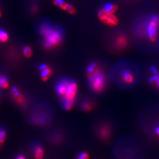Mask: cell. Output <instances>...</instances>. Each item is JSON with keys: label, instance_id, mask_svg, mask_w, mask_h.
<instances>
[{"label": "cell", "instance_id": "obj_1", "mask_svg": "<svg viewBox=\"0 0 159 159\" xmlns=\"http://www.w3.org/2000/svg\"><path fill=\"white\" fill-rule=\"evenodd\" d=\"M39 33L43 38V47L47 50L57 47L62 42V30L58 26L44 22L39 27Z\"/></svg>", "mask_w": 159, "mask_h": 159}, {"label": "cell", "instance_id": "obj_2", "mask_svg": "<svg viewBox=\"0 0 159 159\" xmlns=\"http://www.w3.org/2000/svg\"><path fill=\"white\" fill-rule=\"evenodd\" d=\"M77 89L78 86L76 82L68 79L65 93L61 97L62 107L65 110H71L73 109L76 99Z\"/></svg>", "mask_w": 159, "mask_h": 159}, {"label": "cell", "instance_id": "obj_3", "mask_svg": "<svg viewBox=\"0 0 159 159\" xmlns=\"http://www.w3.org/2000/svg\"><path fill=\"white\" fill-rule=\"evenodd\" d=\"M91 89L95 92L99 93L104 90L105 86V77L104 74L97 69L89 76Z\"/></svg>", "mask_w": 159, "mask_h": 159}, {"label": "cell", "instance_id": "obj_4", "mask_svg": "<svg viewBox=\"0 0 159 159\" xmlns=\"http://www.w3.org/2000/svg\"><path fill=\"white\" fill-rule=\"evenodd\" d=\"M159 26V17L157 15L153 16L146 27V31L150 42H154L156 40Z\"/></svg>", "mask_w": 159, "mask_h": 159}, {"label": "cell", "instance_id": "obj_5", "mask_svg": "<svg viewBox=\"0 0 159 159\" xmlns=\"http://www.w3.org/2000/svg\"><path fill=\"white\" fill-rule=\"evenodd\" d=\"M99 19L106 25L110 26H117L118 23V18L114 14H110L105 11L103 9L99 11L98 13Z\"/></svg>", "mask_w": 159, "mask_h": 159}, {"label": "cell", "instance_id": "obj_6", "mask_svg": "<svg viewBox=\"0 0 159 159\" xmlns=\"http://www.w3.org/2000/svg\"><path fill=\"white\" fill-rule=\"evenodd\" d=\"M121 80L128 84H131L134 81L135 76L133 74V72L129 69H125L123 70L120 74Z\"/></svg>", "mask_w": 159, "mask_h": 159}, {"label": "cell", "instance_id": "obj_7", "mask_svg": "<svg viewBox=\"0 0 159 159\" xmlns=\"http://www.w3.org/2000/svg\"><path fill=\"white\" fill-rule=\"evenodd\" d=\"M98 133L99 134L100 137L101 139L104 140H108L110 137L111 133L110 126L107 125H101L98 129Z\"/></svg>", "mask_w": 159, "mask_h": 159}, {"label": "cell", "instance_id": "obj_8", "mask_svg": "<svg viewBox=\"0 0 159 159\" xmlns=\"http://www.w3.org/2000/svg\"><path fill=\"white\" fill-rule=\"evenodd\" d=\"M12 96L13 97L15 102L18 104L23 105L26 103V98L23 94L20 91V90H18L17 87H13L12 89Z\"/></svg>", "mask_w": 159, "mask_h": 159}, {"label": "cell", "instance_id": "obj_9", "mask_svg": "<svg viewBox=\"0 0 159 159\" xmlns=\"http://www.w3.org/2000/svg\"><path fill=\"white\" fill-rule=\"evenodd\" d=\"M39 69L41 71V77L44 81H46L49 80L50 77L52 74V70L46 64H42L39 67Z\"/></svg>", "mask_w": 159, "mask_h": 159}, {"label": "cell", "instance_id": "obj_10", "mask_svg": "<svg viewBox=\"0 0 159 159\" xmlns=\"http://www.w3.org/2000/svg\"><path fill=\"white\" fill-rule=\"evenodd\" d=\"M116 45L118 48H124L128 44V39L124 35H118L116 39Z\"/></svg>", "mask_w": 159, "mask_h": 159}, {"label": "cell", "instance_id": "obj_11", "mask_svg": "<svg viewBox=\"0 0 159 159\" xmlns=\"http://www.w3.org/2000/svg\"><path fill=\"white\" fill-rule=\"evenodd\" d=\"M34 153L35 159H43L44 153V150L41 145H36L35 147Z\"/></svg>", "mask_w": 159, "mask_h": 159}, {"label": "cell", "instance_id": "obj_12", "mask_svg": "<svg viewBox=\"0 0 159 159\" xmlns=\"http://www.w3.org/2000/svg\"><path fill=\"white\" fill-rule=\"evenodd\" d=\"M117 6L113 4H107L103 8L105 11L110 14H114L117 10Z\"/></svg>", "mask_w": 159, "mask_h": 159}, {"label": "cell", "instance_id": "obj_13", "mask_svg": "<svg viewBox=\"0 0 159 159\" xmlns=\"http://www.w3.org/2000/svg\"><path fill=\"white\" fill-rule=\"evenodd\" d=\"M9 86V82L7 77L0 74V87L4 89H7Z\"/></svg>", "mask_w": 159, "mask_h": 159}, {"label": "cell", "instance_id": "obj_14", "mask_svg": "<svg viewBox=\"0 0 159 159\" xmlns=\"http://www.w3.org/2000/svg\"><path fill=\"white\" fill-rule=\"evenodd\" d=\"M61 8L64 11H67L70 14H74L76 13L75 8L68 3H65L62 7H61Z\"/></svg>", "mask_w": 159, "mask_h": 159}, {"label": "cell", "instance_id": "obj_15", "mask_svg": "<svg viewBox=\"0 0 159 159\" xmlns=\"http://www.w3.org/2000/svg\"><path fill=\"white\" fill-rule=\"evenodd\" d=\"M7 137V133L5 129L0 128V150L4 145Z\"/></svg>", "mask_w": 159, "mask_h": 159}, {"label": "cell", "instance_id": "obj_16", "mask_svg": "<svg viewBox=\"0 0 159 159\" xmlns=\"http://www.w3.org/2000/svg\"><path fill=\"white\" fill-rule=\"evenodd\" d=\"M93 109V104L92 103L89 101H84L81 104V109L85 111H90Z\"/></svg>", "mask_w": 159, "mask_h": 159}, {"label": "cell", "instance_id": "obj_17", "mask_svg": "<svg viewBox=\"0 0 159 159\" xmlns=\"http://www.w3.org/2000/svg\"><path fill=\"white\" fill-rule=\"evenodd\" d=\"M97 69H98V67H97V64L96 63L91 64L87 69L88 76H89L90 75H91L93 73H94Z\"/></svg>", "mask_w": 159, "mask_h": 159}, {"label": "cell", "instance_id": "obj_18", "mask_svg": "<svg viewBox=\"0 0 159 159\" xmlns=\"http://www.w3.org/2000/svg\"><path fill=\"white\" fill-rule=\"evenodd\" d=\"M22 52L24 56L27 58H30L33 55V50L30 46H25L22 49Z\"/></svg>", "mask_w": 159, "mask_h": 159}, {"label": "cell", "instance_id": "obj_19", "mask_svg": "<svg viewBox=\"0 0 159 159\" xmlns=\"http://www.w3.org/2000/svg\"><path fill=\"white\" fill-rule=\"evenodd\" d=\"M8 38L9 37L7 33L2 30H0V42H6L8 40Z\"/></svg>", "mask_w": 159, "mask_h": 159}, {"label": "cell", "instance_id": "obj_20", "mask_svg": "<svg viewBox=\"0 0 159 159\" xmlns=\"http://www.w3.org/2000/svg\"><path fill=\"white\" fill-rule=\"evenodd\" d=\"M90 156L89 153L86 152H82L80 153L78 156L77 157L76 159H89Z\"/></svg>", "mask_w": 159, "mask_h": 159}, {"label": "cell", "instance_id": "obj_21", "mask_svg": "<svg viewBox=\"0 0 159 159\" xmlns=\"http://www.w3.org/2000/svg\"><path fill=\"white\" fill-rule=\"evenodd\" d=\"M66 2H64V0H54V4L55 6L61 8L62 6L65 4Z\"/></svg>", "mask_w": 159, "mask_h": 159}, {"label": "cell", "instance_id": "obj_22", "mask_svg": "<svg viewBox=\"0 0 159 159\" xmlns=\"http://www.w3.org/2000/svg\"><path fill=\"white\" fill-rule=\"evenodd\" d=\"M158 77H159V75H154L153 76L151 77L149 80V81L150 83H153V82H156L157 79H158Z\"/></svg>", "mask_w": 159, "mask_h": 159}, {"label": "cell", "instance_id": "obj_23", "mask_svg": "<svg viewBox=\"0 0 159 159\" xmlns=\"http://www.w3.org/2000/svg\"><path fill=\"white\" fill-rule=\"evenodd\" d=\"M37 10H38V7L37 6H33V7H31V11L35 13V12L37 11Z\"/></svg>", "mask_w": 159, "mask_h": 159}, {"label": "cell", "instance_id": "obj_24", "mask_svg": "<svg viewBox=\"0 0 159 159\" xmlns=\"http://www.w3.org/2000/svg\"><path fill=\"white\" fill-rule=\"evenodd\" d=\"M151 70H152V72L153 73L157 74V69L156 67H151Z\"/></svg>", "mask_w": 159, "mask_h": 159}, {"label": "cell", "instance_id": "obj_25", "mask_svg": "<svg viewBox=\"0 0 159 159\" xmlns=\"http://www.w3.org/2000/svg\"><path fill=\"white\" fill-rule=\"evenodd\" d=\"M16 159H26V157L24 156H22V155H20V156H18V157H17V158Z\"/></svg>", "mask_w": 159, "mask_h": 159}, {"label": "cell", "instance_id": "obj_26", "mask_svg": "<svg viewBox=\"0 0 159 159\" xmlns=\"http://www.w3.org/2000/svg\"><path fill=\"white\" fill-rule=\"evenodd\" d=\"M156 134H157L158 136H159V127L156 129Z\"/></svg>", "mask_w": 159, "mask_h": 159}, {"label": "cell", "instance_id": "obj_27", "mask_svg": "<svg viewBox=\"0 0 159 159\" xmlns=\"http://www.w3.org/2000/svg\"><path fill=\"white\" fill-rule=\"evenodd\" d=\"M156 83H157V87L159 88V77H158V79H157V81H156Z\"/></svg>", "mask_w": 159, "mask_h": 159}, {"label": "cell", "instance_id": "obj_28", "mask_svg": "<svg viewBox=\"0 0 159 159\" xmlns=\"http://www.w3.org/2000/svg\"><path fill=\"white\" fill-rule=\"evenodd\" d=\"M1 13H0V16H1Z\"/></svg>", "mask_w": 159, "mask_h": 159}]
</instances>
